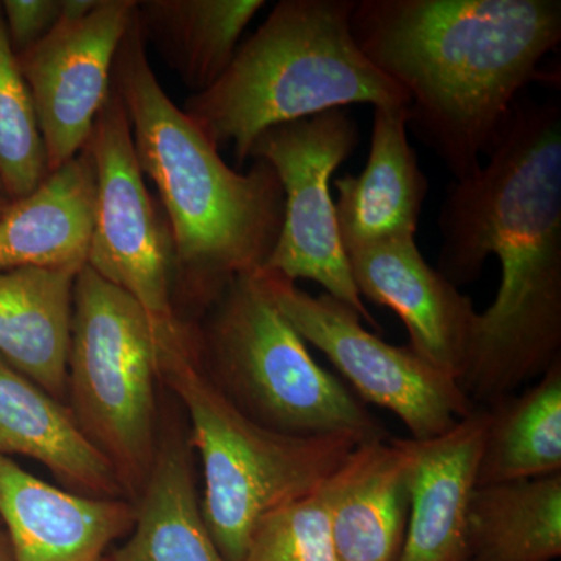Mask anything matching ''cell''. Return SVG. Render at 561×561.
<instances>
[{
	"instance_id": "6da1fadb",
	"label": "cell",
	"mask_w": 561,
	"mask_h": 561,
	"mask_svg": "<svg viewBox=\"0 0 561 561\" xmlns=\"http://www.w3.org/2000/svg\"><path fill=\"white\" fill-rule=\"evenodd\" d=\"M437 271L456 287L490 254L501 284L478 313L459 386L489 408L561 357V103L518 101L481 168L442 203Z\"/></svg>"
},
{
	"instance_id": "7a4b0ae2",
	"label": "cell",
	"mask_w": 561,
	"mask_h": 561,
	"mask_svg": "<svg viewBox=\"0 0 561 561\" xmlns=\"http://www.w3.org/2000/svg\"><path fill=\"white\" fill-rule=\"evenodd\" d=\"M351 33L408 95V127L461 180L560 46L561 2L356 0Z\"/></svg>"
},
{
	"instance_id": "3957f363",
	"label": "cell",
	"mask_w": 561,
	"mask_h": 561,
	"mask_svg": "<svg viewBox=\"0 0 561 561\" xmlns=\"http://www.w3.org/2000/svg\"><path fill=\"white\" fill-rule=\"evenodd\" d=\"M114 90L133 147L168 213L176 272L187 300L205 312L230 280L261 271L278 242L284 192L272 165L241 173L171 101L151 69L138 9L114 61Z\"/></svg>"
},
{
	"instance_id": "277c9868",
	"label": "cell",
	"mask_w": 561,
	"mask_h": 561,
	"mask_svg": "<svg viewBox=\"0 0 561 561\" xmlns=\"http://www.w3.org/2000/svg\"><path fill=\"white\" fill-rule=\"evenodd\" d=\"M356 0H280L209 90L183 110L216 149L243 164L262 133L356 103L409 106L351 33Z\"/></svg>"
},
{
	"instance_id": "5b68a950",
	"label": "cell",
	"mask_w": 561,
	"mask_h": 561,
	"mask_svg": "<svg viewBox=\"0 0 561 561\" xmlns=\"http://www.w3.org/2000/svg\"><path fill=\"white\" fill-rule=\"evenodd\" d=\"M160 381L190 416L203 465L202 515L225 561H241L254 524L309 496L359 445L351 435H290L239 411L203 367L197 331L158 348Z\"/></svg>"
},
{
	"instance_id": "8992f818",
	"label": "cell",
	"mask_w": 561,
	"mask_h": 561,
	"mask_svg": "<svg viewBox=\"0 0 561 561\" xmlns=\"http://www.w3.org/2000/svg\"><path fill=\"white\" fill-rule=\"evenodd\" d=\"M205 312L197 328L203 367L251 420L290 435L389 437L364 402L313 360L253 273L230 280Z\"/></svg>"
},
{
	"instance_id": "52a82bcc",
	"label": "cell",
	"mask_w": 561,
	"mask_h": 561,
	"mask_svg": "<svg viewBox=\"0 0 561 561\" xmlns=\"http://www.w3.org/2000/svg\"><path fill=\"white\" fill-rule=\"evenodd\" d=\"M158 381L149 317L127 291L84 265L73 284L69 408L135 504L157 460Z\"/></svg>"
},
{
	"instance_id": "ba28073f",
	"label": "cell",
	"mask_w": 561,
	"mask_h": 561,
	"mask_svg": "<svg viewBox=\"0 0 561 561\" xmlns=\"http://www.w3.org/2000/svg\"><path fill=\"white\" fill-rule=\"evenodd\" d=\"M253 275L302 341L319 348L345 376L357 398L397 415L413 440L446 434L476 411L453 376L411 345L394 346L365 330L350 306L328 294L312 297L265 268Z\"/></svg>"
},
{
	"instance_id": "9c48e42d",
	"label": "cell",
	"mask_w": 561,
	"mask_h": 561,
	"mask_svg": "<svg viewBox=\"0 0 561 561\" xmlns=\"http://www.w3.org/2000/svg\"><path fill=\"white\" fill-rule=\"evenodd\" d=\"M84 147L98 175L88 267L138 302L157 346L186 337L194 327L173 308L176 264L171 232L154 209L136 160L130 122L113 84Z\"/></svg>"
},
{
	"instance_id": "30bf717a",
	"label": "cell",
	"mask_w": 561,
	"mask_h": 561,
	"mask_svg": "<svg viewBox=\"0 0 561 561\" xmlns=\"http://www.w3.org/2000/svg\"><path fill=\"white\" fill-rule=\"evenodd\" d=\"M359 142V125L350 111L331 110L268 128L254 140L249 160L272 165L284 192L283 228L265 271L291 283L320 284L379 331L351 278L330 187L332 173Z\"/></svg>"
},
{
	"instance_id": "8fae6325",
	"label": "cell",
	"mask_w": 561,
	"mask_h": 561,
	"mask_svg": "<svg viewBox=\"0 0 561 561\" xmlns=\"http://www.w3.org/2000/svg\"><path fill=\"white\" fill-rule=\"evenodd\" d=\"M136 0H99L80 20L60 18L31 49L16 55L49 173L83 150L111 91L114 61L130 27Z\"/></svg>"
},
{
	"instance_id": "7c38bea8",
	"label": "cell",
	"mask_w": 561,
	"mask_h": 561,
	"mask_svg": "<svg viewBox=\"0 0 561 561\" xmlns=\"http://www.w3.org/2000/svg\"><path fill=\"white\" fill-rule=\"evenodd\" d=\"M345 253L360 297L397 313L409 345L459 382L478 320L471 298L427 264L415 238Z\"/></svg>"
},
{
	"instance_id": "4fadbf2b",
	"label": "cell",
	"mask_w": 561,
	"mask_h": 561,
	"mask_svg": "<svg viewBox=\"0 0 561 561\" xmlns=\"http://www.w3.org/2000/svg\"><path fill=\"white\" fill-rule=\"evenodd\" d=\"M0 519L14 561H103L130 534L136 504L58 489L0 454Z\"/></svg>"
},
{
	"instance_id": "5bb4252c",
	"label": "cell",
	"mask_w": 561,
	"mask_h": 561,
	"mask_svg": "<svg viewBox=\"0 0 561 561\" xmlns=\"http://www.w3.org/2000/svg\"><path fill=\"white\" fill-rule=\"evenodd\" d=\"M413 438L359 443L323 483L339 561H398L411 505Z\"/></svg>"
},
{
	"instance_id": "9a60e30c",
	"label": "cell",
	"mask_w": 561,
	"mask_h": 561,
	"mask_svg": "<svg viewBox=\"0 0 561 561\" xmlns=\"http://www.w3.org/2000/svg\"><path fill=\"white\" fill-rule=\"evenodd\" d=\"M343 249L415 238L430 181L408 139V106H376L360 175L334 181Z\"/></svg>"
},
{
	"instance_id": "2e32d148",
	"label": "cell",
	"mask_w": 561,
	"mask_h": 561,
	"mask_svg": "<svg viewBox=\"0 0 561 561\" xmlns=\"http://www.w3.org/2000/svg\"><path fill=\"white\" fill-rule=\"evenodd\" d=\"M486 424L489 411L476 408L446 434L415 440L408 529L398 561H460Z\"/></svg>"
},
{
	"instance_id": "e0dca14e",
	"label": "cell",
	"mask_w": 561,
	"mask_h": 561,
	"mask_svg": "<svg viewBox=\"0 0 561 561\" xmlns=\"http://www.w3.org/2000/svg\"><path fill=\"white\" fill-rule=\"evenodd\" d=\"M0 454L39 461L72 493L128 500L116 471L81 431L70 408L11 368L2 357Z\"/></svg>"
},
{
	"instance_id": "ac0fdd59",
	"label": "cell",
	"mask_w": 561,
	"mask_h": 561,
	"mask_svg": "<svg viewBox=\"0 0 561 561\" xmlns=\"http://www.w3.org/2000/svg\"><path fill=\"white\" fill-rule=\"evenodd\" d=\"M98 175L87 147L0 217V271H81L94 231Z\"/></svg>"
},
{
	"instance_id": "d6986e66",
	"label": "cell",
	"mask_w": 561,
	"mask_h": 561,
	"mask_svg": "<svg viewBox=\"0 0 561 561\" xmlns=\"http://www.w3.org/2000/svg\"><path fill=\"white\" fill-rule=\"evenodd\" d=\"M80 271H0V357L55 400L68 398L73 284Z\"/></svg>"
},
{
	"instance_id": "ffe728a7",
	"label": "cell",
	"mask_w": 561,
	"mask_h": 561,
	"mask_svg": "<svg viewBox=\"0 0 561 561\" xmlns=\"http://www.w3.org/2000/svg\"><path fill=\"white\" fill-rule=\"evenodd\" d=\"M103 561H225L202 515L194 449L183 430L160 435L128 540Z\"/></svg>"
},
{
	"instance_id": "44dd1931",
	"label": "cell",
	"mask_w": 561,
	"mask_h": 561,
	"mask_svg": "<svg viewBox=\"0 0 561 561\" xmlns=\"http://www.w3.org/2000/svg\"><path fill=\"white\" fill-rule=\"evenodd\" d=\"M561 556V472L476 486L460 561H553Z\"/></svg>"
},
{
	"instance_id": "7402d4cb",
	"label": "cell",
	"mask_w": 561,
	"mask_h": 561,
	"mask_svg": "<svg viewBox=\"0 0 561 561\" xmlns=\"http://www.w3.org/2000/svg\"><path fill=\"white\" fill-rule=\"evenodd\" d=\"M264 0H147L140 27L194 94L209 90L231 65L239 39Z\"/></svg>"
},
{
	"instance_id": "603a6c76",
	"label": "cell",
	"mask_w": 561,
	"mask_h": 561,
	"mask_svg": "<svg viewBox=\"0 0 561 561\" xmlns=\"http://www.w3.org/2000/svg\"><path fill=\"white\" fill-rule=\"evenodd\" d=\"M476 486L561 472V357L522 394L486 408Z\"/></svg>"
},
{
	"instance_id": "cb8c5ba5",
	"label": "cell",
	"mask_w": 561,
	"mask_h": 561,
	"mask_svg": "<svg viewBox=\"0 0 561 561\" xmlns=\"http://www.w3.org/2000/svg\"><path fill=\"white\" fill-rule=\"evenodd\" d=\"M47 176L38 117L0 9V187L10 202H16L32 194Z\"/></svg>"
},
{
	"instance_id": "d4e9b609",
	"label": "cell",
	"mask_w": 561,
	"mask_h": 561,
	"mask_svg": "<svg viewBox=\"0 0 561 561\" xmlns=\"http://www.w3.org/2000/svg\"><path fill=\"white\" fill-rule=\"evenodd\" d=\"M241 561H339L323 485L265 513L254 524Z\"/></svg>"
},
{
	"instance_id": "484cf974",
	"label": "cell",
	"mask_w": 561,
	"mask_h": 561,
	"mask_svg": "<svg viewBox=\"0 0 561 561\" xmlns=\"http://www.w3.org/2000/svg\"><path fill=\"white\" fill-rule=\"evenodd\" d=\"M0 9L11 49L20 55L54 28L60 20L61 0H3Z\"/></svg>"
},
{
	"instance_id": "4316f807",
	"label": "cell",
	"mask_w": 561,
	"mask_h": 561,
	"mask_svg": "<svg viewBox=\"0 0 561 561\" xmlns=\"http://www.w3.org/2000/svg\"><path fill=\"white\" fill-rule=\"evenodd\" d=\"M0 561H14L9 534H7L2 519H0Z\"/></svg>"
},
{
	"instance_id": "83f0119b",
	"label": "cell",
	"mask_w": 561,
	"mask_h": 561,
	"mask_svg": "<svg viewBox=\"0 0 561 561\" xmlns=\"http://www.w3.org/2000/svg\"><path fill=\"white\" fill-rule=\"evenodd\" d=\"M11 205L10 198L7 197L5 192L0 187V217L3 216L9 206Z\"/></svg>"
}]
</instances>
